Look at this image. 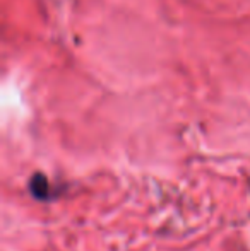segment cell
<instances>
[{"label": "cell", "instance_id": "cell-1", "mask_svg": "<svg viewBox=\"0 0 250 251\" xmlns=\"http://www.w3.org/2000/svg\"><path fill=\"white\" fill-rule=\"evenodd\" d=\"M29 192H31V195L38 200L48 199V195H50V183H48V178L43 175V173H36V175L31 176Z\"/></svg>", "mask_w": 250, "mask_h": 251}]
</instances>
